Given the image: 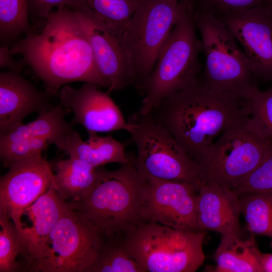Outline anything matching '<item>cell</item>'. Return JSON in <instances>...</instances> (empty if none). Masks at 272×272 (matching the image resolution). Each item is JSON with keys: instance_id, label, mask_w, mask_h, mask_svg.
Wrapping results in <instances>:
<instances>
[{"instance_id": "cell-10", "label": "cell", "mask_w": 272, "mask_h": 272, "mask_svg": "<svg viewBox=\"0 0 272 272\" xmlns=\"http://www.w3.org/2000/svg\"><path fill=\"white\" fill-rule=\"evenodd\" d=\"M188 2L140 0L122 43L133 73L132 84L141 90L159 53Z\"/></svg>"}, {"instance_id": "cell-22", "label": "cell", "mask_w": 272, "mask_h": 272, "mask_svg": "<svg viewBox=\"0 0 272 272\" xmlns=\"http://www.w3.org/2000/svg\"><path fill=\"white\" fill-rule=\"evenodd\" d=\"M70 109L60 104L38 113L33 121L22 123L7 134L0 137V144H7L28 138H45L52 144L66 133L73 131V125L65 120V116Z\"/></svg>"}, {"instance_id": "cell-18", "label": "cell", "mask_w": 272, "mask_h": 272, "mask_svg": "<svg viewBox=\"0 0 272 272\" xmlns=\"http://www.w3.org/2000/svg\"><path fill=\"white\" fill-rule=\"evenodd\" d=\"M196 209L198 225L202 231L210 230L222 236L242 238L240 198L233 189L203 183L197 193Z\"/></svg>"}, {"instance_id": "cell-30", "label": "cell", "mask_w": 272, "mask_h": 272, "mask_svg": "<svg viewBox=\"0 0 272 272\" xmlns=\"http://www.w3.org/2000/svg\"><path fill=\"white\" fill-rule=\"evenodd\" d=\"M246 101L249 114L272 134V86L264 91L258 89Z\"/></svg>"}, {"instance_id": "cell-8", "label": "cell", "mask_w": 272, "mask_h": 272, "mask_svg": "<svg viewBox=\"0 0 272 272\" xmlns=\"http://www.w3.org/2000/svg\"><path fill=\"white\" fill-rule=\"evenodd\" d=\"M206 232L180 231L145 222L125 232L123 240L143 272H194L205 259Z\"/></svg>"}, {"instance_id": "cell-32", "label": "cell", "mask_w": 272, "mask_h": 272, "mask_svg": "<svg viewBox=\"0 0 272 272\" xmlns=\"http://www.w3.org/2000/svg\"><path fill=\"white\" fill-rule=\"evenodd\" d=\"M85 5L84 0H29V17L34 23L45 20L54 8L69 7L77 10Z\"/></svg>"}, {"instance_id": "cell-17", "label": "cell", "mask_w": 272, "mask_h": 272, "mask_svg": "<svg viewBox=\"0 0 272 272\" xmlns=\"http://www.w3.org/2000/svg\"><path fill=\"white\" fill-rule=\"evenodd\" d=\"M71 203L62 200L52 184L48 190L24 209L15 227L20 253L25 268L31 261L41 244Z\"/></svg>"}, {"instance_id": "cell-26", "label": "cell", "mask_w": 272, "mask_h": 272, "mask_svg": "<svg viewBox=\"0 0 272 272\" xmlns=\"http://www.w3.org/2000/svg\"><path fill=\"white\" fill-rule=\"evenodd\" d=\"M103 243L97 259L87 272H143L125 247L123 238L112 236Z\"/></svg>"}, {"instance_id": "cell-19", "label": "cell", "mask_w": 272, "mask_h": 272, "mask_svg": "<svg viewBox=\"0 0 272 272\" xmlns=\"http://www.w3.org/2000/svg\"><path fill=\"white\" fill-rule=\"evenodd\" d=\"M88 135V139L84 141L79 133L73 130L56 141L54 145L69 157L79 159L95 168L110 163L123 165L129 162L130 155L125 153L123 143L110 135Z\"/></svg>"}, {"instance_id": "cell-5", "label": "cell", "mask_w": 272, "mask_h": 272, "mask_svg": "<svg viewBox=\"0 0 272 272\" xmlns=\"http://www.w3.org/2000/svg\"><path fill=\"white\" fill-rule=\"evenodd\" d=\"M271 146L272 134L247 115L205 148L196 163L205 182L233 189L258 166Z\"/></svg>"}, {"instance_id": "cell-11", "label": "cell", "mask_w": 272, "mask_h": 272, "mask_svg": "<svg viewBox=\"0 0 272 272\" xmlns=\"http://www.w3.org/2000/svg\"><path fill=\"white\" fill-rule=\"evenodd\" d=\"M216 16L242 46L258 84L272 81V8L261 5Z\"/></svg>"}, {"instance_id": "cell-7", "label": "cell", "mask_w": 272, "mask_h": 272, "mask_svg": "<svg viewBox=\"0 0 272 272\" xmlns=\"http://www.w3.org/2000/svg\"><path fill=\"white\" fill-rule=\"evenodd\" d=\"M127 122L137 149L133 163L143 177L187 183L199 189L205 182L200 166L150 112H135Z\"/></svg>"}, {"instance_id": "cell-20", "label": "cell", "mask_w": 272, "mask_h": 272, "mask_svg": "<svg viewBox=\"0 0 272 272\" xmlns=\"http://www.w3.org/2000/svg\"><path fill=\"white\" fill-rule=\"evenodd\" d=\"M55 170L51 184L58 196L69 203L82 200L99 177V167L73 157L58 161Z\"/></svg>"}, {"instance_id": "cell-3", "label": "cell", "mask_w": 272, "mask_h": 272, "mask_svg": "<svg viewBox=\"0 0 272 272\" xmlns=\"http://www.w3.org/2000/svg\"><path fill=\"white\" fill-rule=\"evenodd\" d=\"M147 179L137 170L133 156L117 170L99 168V178L74 209L102 235L112 237L133 230L143 223Z\"/></svg>"}, {"instance_id": "cell-35", "label": "cell", "mask_w": 272, "mask_h": 272, "mask_svg": "<svg viewBox=\"0 0 272 272\" xmlns=\"http://www.w3.org/2000/svg\"><path fill=\"white\" fill-rule=\"evenodd\" d=\"M267 5L272 8V0H267Z\"/></svg>"}, {"instance_id": "cell-4", "label": "cell", "mask_w": 272, "mask_h": 272, "mask_svg": "<svg viewBox=\"0 0 272 272\" xmlns=\"http://www.w3.org/2000/svg\"><path fill=\"white\" fill-rule=\"evenodd\" d=\"M193 4L187 3L158 55L140 91L144 98L137 111L145 114L165 98L195 84L201 76V43L196 33Z\"/></svg>"}, {"instance_id": "cell-12", "label": "cell", "mask_w": 272, "mask_h": 272, "mask_svg": "<svg viewBox=\"0 0 272 272\" xmlns=\"http://www.w3.org/2000/svg\"><path fill=\"white\" fill-rule=\"evenodd\" d=\"M147 179L143 209L144 222H156L180 231L203 232L196 214L198 187L184 182Z\"/></svg>"}, {"instance_id": "cell-23", "label": "cell", "mask_w": 272, "mask_h": 272, "mask_svg": "<svg viewBox=\"0 0 272 272\" xmlns=\"http://www.w3.org/2000/svg\"><path fill=\"white\" fill-rule=\"evenodd\" d=\"M240 198L241 214L251 234L268 237L272 248V192L253 193Z\"/></svg>"}, {"instance_id": "cell-1", "label": "cell", "mask_w": 272, "mask_h": 272, "mask_svg": "<svg viewBox=\"0 0 272 272\" xmlns=\"http://www.w3.org/2000/svg\"><path fill=\"white\" fill-rule=\"evenodd\" d=\"M45 21L39 33L26 35L10 48L12 54L22 56L43 83L45 91L57 97L63 86L74 82L108 88L76 11L69 7L56 9Z\"/></svg>"}, {"instance_id": "cell-21", "label": "cell", "mask_w": 272, "mask_h": 272, "mask_svg": "<svg viewBox=\"0 0 272 272\" xmlns=\"http://www.w3.org/2000/svg\"><path fill=\"white\" fill-rule=\"evenodd\" d=\"M261 254L253 234L246 240L222 236L214 254L216 265L211 270L217 272H263Z\"/></svg>"}, {"instance_id": "cell-25", "label": "cell", "mask_w": 272, "mask_h": 272, "mask_svg": "<svg viewBox=\"0 0 272 272\" xmlns=\"http://www.w3.org/2000/svg\"><path fill=\"white\" fill-rule=\"evenodd\" d=\"M29 0H0V38L10 46L22 34L35 32L29 21Z\"/></svg>"}, {"instance_id": "cell-24", "label": "cell", "mask_w": 272, "mask_h": 272, "mask_svg": "<svg viewBox=\"0 0 272 272\" xmlns=\"http://www.w3.org/2000/svg\"><path fill=\"white\" fill-rule=\"evenodd\" d=\"M97 17L123 40L140 0H84Z\"/></svg>"}, {"instance_id": "cell-6", "label": "cell", "mask_w": 272, "mask_h": 272, "mask_svg": "<svg viewBox=\"0 0 272 272\" xmlns=\"http://www.w3.org/2000/svg\"><path fill=\"white\" fill-rule=\"evenodd\" d=\"M194 18L205 57L200 77L202 83L216 91L248 99L259 89V84L232 33L219 18L195 4Z\"/></svg>"}, {"instance_id": "cell-15", "label": "cell", "mask_w": 272, "mask_h": 272, "mask_svg": "<svg viewBox=\"0 0 272 272\" xmlns=\"http://www.w3.org/2000/svg\"><path fill=\"white\" fill-rule=\"evenodd\" d=\"M98 86L84 83L79 89L65 85L59 90L60 104L73 111L72 125L83 126L88 134L119 130L129 131L130 124L125 120L109 93Z\"/></svg>"}, {"instance_id": "cell-29", "label": "cell", "mask_w": 272, "mask_h": 272, "mask_svg": "<svg viewBox=\"0 0 272 272\" xmlns=\"http://www.w3.org/2000/svg\"><path fill=\"white\" fill-rule=\"evenodd\" d=\"M51 141L45 138H28L0 144L1 160L5 167H8L12 162L41 154L49 145Z\"/></svg>"}, {"instance_id": "cell-33", "label": "cell", "mask_w": 272, "mask_h": 272, "mask_svg": "<svg viewBox=\"0 0 272 272\" xmlns=\"http://www.w3.org/2000/svg\"><path fill=\"white\" fill-rule=\"evenodd\" d=\"M10 46L2 45L0 47V66L9 71L19 73L23 67V65L15 60L10 51Z\"/></svg>"}, {"instance_id": "cell-9", "label": "cell", "mask_w": 272, "mask_h": 272, "mask_svg": "<svg viewBox=\"0 0 272 272\" xmlns=\"http://www.w3.org/2000/svg\"><path fill=\"white\" fill-rule=\"evenodd\" d=\"M71 205L25 269L35 272H87L95 261L104 243L103 235Z\"/></svg>"}, {"instance_id": "cell-28", "label": "cell", "mask_w": 272, "mask_h": 272, "mask_svg": "<svg viewBox=\"0 0 272 272\" xmlns=\"http://www.w3.org/2000/svg\"><path fill=\"white\" fill-rule=\"evenodd\" d=\"M233 190L239 197L272 192V146L258 166Z\"/></svg>"}, {"instance_id": "cell-27", "label": "cell", "mask_w": 272, "mask_h": 272, "mask_svg": "<svg viewBox=\"0 0 272 272\" xmlns=\"http://www.w3.org/2000/svg\"><path fill=\"white\" fill-rule=\"evenodd\" d=\"M7 212L0 208V271L13 272L21 268L17 260L20 249L16 229Z\"/></svg>"}, {"instance_id": "cell-16", "label": "cell", "mask_w": 272, "mask_h": 272, "mask_svg": "<svg viewBox=\"0 0 272 272\" xmlns=\"http://www.w3.org/2000/svg\"><path fill=\"white\" fill-rule=\"evenodd\" d=\"M19 73H0V137L23 123L29 114L50 108V97Z\"/></svg>"}, {"instance_id": "cell-2", "label": "cell", "mask_w": 272, "mask_h": 272, "mask_svg": "<svg viewBox=\"0 0 272 272\" xmlns=\"http://www.w3.org/2000/svg\"><path fill=\"white\" fill-rule=\"evenodd\" d=\"M149 112L196 162L202 150L228 127L249 115L246 99L236 94L216 91L206 86L200 78Z\"/></svg>"}, {"instance_id": "cell-13", "label": "cell", "mask_w": 272, "mask_h": 272, "mask_svg": "<svg viewBox=\"0 0 272 272\" xmlns=\"http://www.w3.org/2000/svg\"><path fill=\"white\" fill-rule=\"evenodd\" d=\"M8 168L0 179V208L16 227L23 211L49 188L53 173L41 154L14 161Z\"/></svg>"}, {"instance_id": "cell-14", "label": "cell", "mask_w": 272, "mask_h": 272, "mask_svg": "<svg viewBox=\"0 0 272 272\" xmlns=\"http://www.w3.org/2000/svg\"><path fill=\"white\" fill-rule=\"evenodd\" d=\"M99 70L109 84L107 92L132 84L131 64L122 42L87 5L75 10Z\"/></svg>"}, {"instance_id": "cell-34", "label": "cell", "mask_w": 272, "mask_h": 272, "mask_svg": "<svg viewBox=\"0 0 272 272\" xmlns=\"http://www.w3.org/2000/svg\"><path fill=\"white\" fill-rule=\"evenodd\" d=\"M261 261L263 271L272 272V253H262Z\"/></svg>"}, {"instance_id": "cell-31", "label": "cell", "mask_w": 272, "mask_h": 272, "mask_svg": "<svg viewBox=\"0 0 272 272\" xmlns=\"http://www.w3.org/2000/svg\"><path fill=\"white\" fill-rule=\"evenodd\" d=\"M195 3L201 8L220 16L267 5V0H196Z\"/></svg>"}, {"instance_id": "cell-36", "label": "cell", "mask_w": 272, "mask_h": 272, "mask_svg": "<svg viewBox=\"0 0 272 272\" xmlns=\"http://www.w3.org/2000/svg\"><path fill=\"white\" fill-rule=\"evenodd\" d=\"M176 1H186V2H195L196 0H176Z\"/></svg>"}]
</instances>
